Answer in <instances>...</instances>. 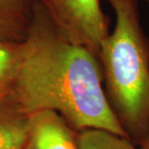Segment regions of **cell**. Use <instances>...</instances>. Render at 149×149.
I'll return each instance as SVG.
<instances>
[{
    "instance_id": "cell-1",
    "label": "cell",
    "mask_w": 149,
    "mask_h": 149,
    "mask_svg": "<svg viewBox=\"0 0 149 149\" xmlns=\"http://www.w3.org/2000/svg\"><path fill=\"white\" fill-rule=\"evenodd\" d=\"M0 99L26 116L54 111L77 132L99 129L128 139L107 100L99 58L62 37L42 5L22 42L16 74Z\"/></svg>"
},
{
    "instance_id": "cell-2",
    "label": "cell",
    "mask_w": 149,
    "mask_h": 149,
    "mask_svg": "<svg viewBox=\"0 0 149 149\" xmlns=\"http://www.w3.org/2000/svg\"><path fill=\"white\" fill-rule=\"evenodd\" d=\"M115 15L113 30L98 58L113 114L135 145L149 139V42L141 28L136 0H108Z\"/></svg>"
},
{
    "instance_id": "cell-3",
    "label": "cell",
    "mask_w": 149,
    "mask_h": 149,
    "mask_svg": "<svg viewBox=\"0 0 149 149\" xmlns=\"http://www.w3.org/2000/svg\"><path fill=\"white\" fill-rule=\"evenodd\" d=\"M42 7L62 37L98 57L101 44L109 34L100 0H42Z\"/></svg>"
},
{
    "instance_id": "cell-4",
    "label": "cell",
    "mask_w": 149,
    "mask_h": 149,
    "mask_svg": "<svg viewBox=\"0 0 149 149\" xmlns=\"http://www.w3.org/2000/svg\"><path fill=\"white\" fill-rule=\"evenodd\" d=\"M79 132L54 111L29 115L25 149H79Z\"/></svg>"
},
{
    "instance_id": "cell-5",
    "label": "cell",
    "mask_w": 149,
    "mask_h": 149,
    "mask_svg": "<svg viewBox=\"0 0 149 149\" xmlns=\"http://www.w3.org/2000/svg\"><path fill=\"white\" fill-rule=\"evenodd\" d=\"M36 7L35 0H0V41L9 43L24 41Z\"/></svg>"
},
{
    "instance_id": "cell-6",
    "label": "cell",
    "mask_w": 149,
    "mask_h": 149,
    "mask_svg": "<svg viewBox=\"0 0 149 149\" xmlns=\"http://www.w3.org/2000/svg\"><path fill=\"white\" fill-rule=\"evenodd\" d=\"M28 117L0 99V149H25Z\"/></svg>"
},
{
    "instance_id": "cell-7",
    "label": "cell",
    "mask_w": 149,
    "mask_h": 149,
    "mask_svg": "<svg viewBox=\"0 0 149 149\" xmlns=\"http://www.w3.org/2000/svg\"><path fill=\"white\" fill-rule=\"evenodd\" d=\"M77 142L79 149H138L130 139L99 129L80 131Z\"/></svg>"
},
{
    "instance_id": "cell-8",
    "label": "cell",
    "mask_w": 149,
    "mask_h": 149,
    "mask_svg": "<svg viewBox=\"0 0 149 149\" xmlns=\"http://www.w3.org/2000/svg\"><path fill=\"white\" fill-rule=\"evenodd\" d=\"M22 50V42H0V96L5 93L16 74Z\"/></svg>"
},
{
    "instance_id": "cell-9",
    "label": "cell",
    "mask_w": 149,
    "mask_h": 149,
    "mask_svg": "<svg viewBox=\"0 0 149 149\" xmlns=\"http://www.w3.org/2000/svg\"><path fill=\"white\" fill-rule=\"evenodd\" d=\"M138 149H149V139L144 142L143 144L141 145V146H139V148H138Z\"/></svg>"
},
{
    "instance_id": "cell-10",
    "label": "cell",
    "mask_w": 149,
    "mask_h": 149,
    "mask_svg": "<svg viewBox=\"0 0 149 149\" xmlns=\"http://www.w3.org/2000/svg\"><path fill=\"white\" fill-rule=\"evenodd\" d=\"M146 1H147V3H148V4H149V0H146Z\"/></svg>"
},
{
    "instance_id": "cell-11",
    "label": "cell",
    "mask_w": 149,
    "mask_h": 149,
    "mask_svg": "<svg viewBox=\"0 0 149 149\" xmlns=\"http://www.w3.org/2000/svg\"><path fill=\"white\" fill-rule=\"evenodd\" d=\"M0 42H1V41H0Z\"/></svg>"
}]
</instances>
